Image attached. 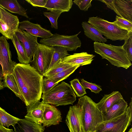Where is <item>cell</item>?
<instances>
[{
    "label": "cell",
    "mask_w": 132,
    "mask_h": 132,
    "mask_svg": "<svg viewBox=\"0 0 132 132\" xmlns=\"http://www.w3.org/2000/svg\"><path fill=\"white\" fill-rule=\"evenodd\" d=\"M13 75L22 99L26 106L41 98L43 76L30 64L17 63L13 70Z\"/></svg>",
    "instance_id": "obj_1"
},
{
    "label": "cell",
    "mask_w": 132,
    "mask_h": 132,
    "mask_svg": "<svg viewBox=\"0 0 132 132\" xmlns=\"http://www.w3.org/2000/svg\"><path fill=\"white\" fill-rule=\"evenodd\" d=\"M77 104L82 108L81 119L83 132H94L97 125L103 121L102 113L96 103L85 95L79 98Z\"/></svg>",
    "instance_id": "obj_2"
},
{
    "label": "cell",
    "mask_w": 132,
    "mask_h": 132,
    "mask_svg": "<svg viewBox=\"0 0 132 132\" xmlns=\"http://www.w3.org/2000/svg\"><path fill=\"white\" fill-rule=\"evenodd\" d=\"M94 46L95 53L114 66L127 69L132 64L122 46H116L95 42Z\"/></svg>",
    "instance_id": "obj_3"
},
{
    "label": "cell",
    "mask_w": 132,
    "mask_h": 132,
    "mask_svg": "<svg viewBox=\"0 0 132 132\" xmlns=\"http://www.w3.org/2000/svg\"><path fill=\"white\" fill-rule=\"evenodd\" d=\"M42 96V103L55 106L72 104L76 97L70 85L64 81L58 84Z\"/></svg>",
    "instance_id": "obj_4"
},
{
    "label": "cell",
    "mask_w": 132,
    "mask_h": 132,
    "mask_svg": "<svg viewBox=\"0 0 132 132\" xmlns=\"http://www.w3.org/2000/svg\"><path fill=\"white\" fill-rule=\"evenodd\" d=\"M132 117V98L125 112L115 118L98 123L94 132H125L130 125Z\"/></svg>",
    "instance_id": "obj_5"
},
{
    "label": "cell",
    "mask_w": 132,
    "mask_h": 132,
    "mask_svg": "<svg viewBox=\"0 0 132 132\" xmlns=\"http://www.w3.org/2000/svg\"><path fill=\"white\" fill-rule=\"evenodd\" d=\"M96 28L106 38L112 41L126 40L129 32L121 29L115 25L99 17L89 18L87 22Z\"/></svg>",
    "instance_id": "obj_6"
},
{
    "label": "cell",
    "mask_w": 132,
    "mask_h": 132,
    "mask_svg": "<svg viewBox=\"0 0 132 132\" xmlns=\"http://www.w3.org/2000/svg\"><path fill=\"white\" fill-rule=\"evenodd\" d=\"M54 51L53 46L38 43L30 65L43 75L48 68Z\"/></svg>",
    "instance_id": "obj_7"
},
{
    "label": "cell",
    "mask_w": 132,
    "mask_h": 132,
    "mask_svg": "<svg viewBox=\"0 0 132 132\" xmlns=\"http://www.w3.org/2000/svg\"><path fill=\"white\" fill-rule=\"evenodd\" d=\"M80 32L71 36L55 33L51 37L40 39L39 42L40 44L48 46L62 47L68 51H75L81 46V40L78 37Z\"/></svg>",
    "instance_id": "obj_8"
},
{
    "label": "cell",
    "mask_w": 132,
    "mask_h": 132,
    "mask_svg": "<svg viewBox=\"0 0 132 132\" xmlns=\"http://www.w3.org/2000/svg\"><path fill=\"white\" fill-rule=\"evenodd\" d=\"M19 23L17 16L0 6V33L6 39H11L19 28Z\"/></svg>",
    "instance_id": "obj_9"
},
{
    "label": "cell",
    "mask_w": 132,
    "mask_h": 132,
    "mask_svg": "<svg viewBox=\"0 0 132 132\" xmlns=\"http://www.w3.org/2000/svg\"><path fill=\"white\" fill-rule=\"evenodd\" d=\"M12 54L10 45L6 38L3 36H0V64L4 76L13 73L17 64L11 59Z\"/></svg>",
    "instance_id": "obj_10"
},
{
    "label": "cell",
    "mask_w": 132,
    "mask_h": 132,
    "mask_svg": "<svg viewBox=\"0 0 132 132\" xmlns=\"http://www.w3.org/2000/svg\"><path fill=\"white\" fill-rule=\"evenodd\" d=\"M81 107L77 104L70 107L65 121L70 132H83L81 121Z\"/></svg>",
    "instance_id": "obj_11"
},
{
    "label": "cell",
    "mask_w": 132,
    "mask_h": 132,
    "mask_svg": "<svg viewBox=\"0 0 132 132\" xmlns=\"http://www.w3.org/2000/svg\"><path fill=\"white\" fill-rule=\"evenodd\" d=\"M15 34L23 46L28 57L31 60L38 43V37L32 36L26 31L19 28Z\"/></svg>",
    "instance_id": "obj_12"
},
{
    "label": "cell",
    "mask_w": 132,
    "mask_h": 132,
    "mask_svg": "<svg viewBox=\"0 0 132 132\" xmlns=\"http://www.w3.org/2000/svg\"><path fill=\"white\" fill-rule=\"evenodd\" d=\"M26 31L32 36L46 39L51 37L53 34L49 30L43 28L38 24L32 23L28 20L20 22L19 28Z\"/></svg>",
    "instance_id": "obj_13"
},
{
    "label": "cell",
    "mask_w": 132,
    "mask_h": 132,
    "mask_svg": "<svg viewBox=\"0 0 132 132\" xmlns=\"http://www.w3.org/2000/svg\"><path fill=\"white\" fill-rule=\"evenodd\" d=\"M27 114L25 119L36 123L42 125L43 123L44 103L38 100L26 106Z\"/></svg>",
    "instance_id": "obj_14"
},
{
    "label": "cell",
    "mask_w": 132,
    "mask_h": 132,
    "mask_svg": "<svg viewBox=\"0 0 132 132\" xmlns=\"http://www.w3.org/2000/svg\"><path fill=\"white\" fill-rule=\"evenodd\" d=\"M44 110L43 113V126L48 127L58 125L62 121L60 111L56 107L48 103H44Z\"/></svg>",
    "instance_id": "obj_15"
},
{
    "label": "cell",
    "mask_w": 132,
    "mask_h": 132,
    "mask_svg": "<svg viewBox=\"0 0 132 132\" xmlns=\"http://www.w3.org/2000/svg\"><path fill=\"white\" fill-rule=\"evenodd\" d=\"M95 56V55L87 52L74 53L65 57L61 62L73 65L83 66L90 64Z\"/></svg>",
    "instance_id": "obj_16"
},
{
    "label": "cell",
    "mask_w": 132,
    "mask_h": 132,
    "mask_svg": "<svg viewBox=\"0 0 132 132\" xmlns=\"http://www.w3.org/2000/svg\"><path fill=\"white\" fill-rule=\"evenodd\" d=\"M127 107V103L123 98L119 99L105 113L102 114L103 121L109 120L121 115L125 112Z\"/></svg>",
    "instance_id": "obj_17"
},
{
    "label": "cell",
    "mask_w": 132,
    "mask_h": 132,
    "mask_svg": "<svg viewBox=\"0 0 132 132\" xmlns=\"http://www.w3.org/2000/svg\"><path fill=\"white\" fill-rule=\"evenodd\" d=\"M123 97L118 91H113L108 94H105L98 103L97 106L102 114L105 113L111 106L119 99Z\"/></svg>",
    "instance_id": "obj_18"
},
{
    "label": "cell",
    "mask_w": 132,
    "mask_h": 132,
    "mask_svg": "<svg viewBox=\"0 0 132 132\" xmlns=\"http://www.w3.org/2000/svg\"><path fill=\"white\" fill-rule=\"evenodd\" d=\"M114 4L121 17L132 22V0H114Z\"/></svg>",
    "instance_id": "obj_19"
},
{
    "label": "cell",
    "mask_w": 132,
    "mask_h": 132,
    "mask_svg": "<svg viewBox=\"0 0 132 132\" xmlns=\"http://www.w3.org/2000/svg\"><path fill=\"white\" fill-rule=\"evenodd\" d=\"M15 132H43L45 127L42 125L29 121L25 118L20 119Z\"/></svg>",
    "instance_id": "obj_20"
},
{
    "label": "cell",
    "mask_w": 132,
    "mask_h": 132,
    "mask_svg": "<svg viewBox=\"0 0 132 132\" xmlns=\"http://www.w3.org/2000/svg\"><path fill=\"white\" fill-rule=\"evenodd\" d=\"M73 4L72 0H47L44 7L48 11L59 10L63 12L69 11Z\"/></svg>",
    "instance_id": "obj_21"
},
{
    "label": "cell",
    "mask_w": 132,
    "mask_h": 132,
    "mask_svg": "<svg viewBox=\"0 0 132 132\" xmlns=\"http://www.w3.org/2000/svg\"><path fill=\"white\" fill-rule=\"evenodd\" d=\"M0 6L11 13L29 18L26 10L16 0H0Z\"/></svg>",
    "instance_id": "obj_22"
},
{
    "label": "cell",
    "mask_w": 132,
    "mask_h": 132,
    "mask_svg": "<svg viewBox=\"0 0 132 132\" xmlns=\"http://www.w3.org/2000/svg\"><path fill=\"white\" fill-rule=\"evenodd\" d=\"M85 35L88 37L95 42L104 43L107 41L99 31L96 28L86 21L81 23Z\"/></svg>",
    "instance_id": "obj_23"
},
{
    "label": "cell",
    "mask_w": 132,
    "mask_h": 132,
    "mask_svg": "<svg viewBox=\"0 0 132 132\" xmlns=\"http://www.w3.org/2000/svg\"><path fill=\"white\" fill-rule=\"evenodd\" d=\"M11 40L16 51L19 63L27 64L30 63L31 60L28 57L23 46L15 34Z\"/></svg>",
    "instance_id": "obj_24"
},
{
    "label": "cell",
    "mask_w": 132,
    "mask_h": 132,
    "mask_svg": "<svg viewBox=\"0 0 132 132\" xmlns=\"http://www.w3.org/2000/svg\"><path fill=\"white\" fill-rule=\"evenodd\" d=\"M20 119L10 114L0 107V125L7 128L12 125L14 128V131L15 125L18 124Z\"/></svg>",
    "instance_id": "obj_25"
},
{
    "label": "cell",
    "mask_w": 132,
    "mask_h": 132,
    "mask_svg": "<svg viewBox=\"0 0 132 132\" xmlns=\"http://www.w3.org/2000/svg\"><path fill=\"white\" fill-rule=\"evenodd\" d=\"M3 84L4 87H7L10 89L16 96L22 100L18 85L12 73L8 74L4 76Z\"/></svg>",
    "instance_id": "obj_26"
},
{
    "label": "cell",
    "mask_w": 132,
    "mask_h": 132,
    "mask_svg": "<svg viewBox=\"0 0 132 132\" xmlns=\"http://www.w3.org/2000/svg\"><path fill=\"white\" fill-rule=\"evenodd\" d=\"M80 66L78 65H74L54 75L46 77L56 82L59 83L62 81L67 79Z\"/></svg>",
    "instance_id": "obj_27"
},
{
    "label": "cell",
    "mask_w": 132,
    "mask_h": 132,
    "mask_svg": "<svg viewBox=\"0 0 132 132\" xmlns=\"http://www.w3.org/2000/svg\"><path fill=\"white\" fill-rule=\"evenodd\" d=\"M62 60H59L50 69L43 75L44 77L52 76L74 65L63 63Z\"/></svg>",
    "instance_id": "obj_28"
},
{
    "label": "cell",
    "mask_w": 132,
    "mask_h": 132,
    "mask_svg": "<svg viewBox=\"0 0 132 132\" xmlns=\"http://www.w3.org/2000/svg\"><path fill=\"white\" fill-rule=\"evenodd\" d=\"M53 47L54 49V51L50 64L46 71L50 69L59 60H62L69 55L68 51L64 47L59 46Z\"/></svg>",
    "instance_id": "obj_29"
},
{
    "label": "cell",
    "mask_w": 132,
    "mask_h": 132,
    "mask_svg": "<svg viewBox=\"0 0 132 132\" xmlns=\"http://www.w3.org/2000/svg\"><path fill=\"white\" fill-rule=\"evenodd\" d=\"M112 23L119 28L128 32H132V22L128 20L116 15L115 20Z\"/></svg>",
    "instance_id": "obj_30"
},
{
    "label": "cell",
    "mask_w": 132,
    "mask_h": 132,
    "mask_svg": "<svg viewBox=\"0 0 132 132\" xmlns=\"http://www.w3.org/2000/svg\"><path fill=\"white\" fill-rule=\"evenodd\" d=\"M63 12L59 10H54L49 12H44L43 14L49 19L52 28L58 29L57 20Z\"/></svg>",
    "instance_id": "obj_31"
},
{
    "label": "cell",
    "mask_w": 132,
    "mask_h": 132,
    "mask_svg": "<svg viewBox=\"0 0 132 132\" xmlns=\"http://www.w3.org/2000/svg\"><path fill=\"white\" fill-rule=\"evenodd\" d=\"M70 82L74 92L78 97H82L86 94V89L81 84L78 79H74Z\"/></svg>",
    "instance_id": "obj_32"
},
{
    "label": "cell",
    "mask_w": 132,
    "mask_h": 132,
    "mask_svg": "<svg viewBox=\"0 0 132 132\" xmlns=\"http://www.w3.org/2000/svg\"><path fill=\"white\" fill-rule=\"evenodd\" d=\"M122 47L127 53L128 60L132 61V32H129L128 38L125 40Z\"/></svg>",
    "instance_id": "obj_33"
},
{
    "label": "cell",
    "mask_w": 132,
    "mask_h": 132,
    "mask_svg": "<svg viewBox=\"0 0 132 132\" xmlns=\"http://www.w3.org/2000/svg\"><path fill=\"white\" fill-rule=\"evenodd\" d=\"M58 83L46 77L43 78L42 86V93L43 94V95L47 93Z\"/></svg>",
    "instance_id": "obj_34"
},
{
    "label": "cell",
    "mask_w": 132,
    "mask_h": 132,
    "mask_svg": "<svg viewBox=\"0 0 132 132\" xmlns=\"http://www.w3.org/2000/svg\"><path fill=\"white\" fill-rule=\"evenodd\" d=\"M80 82L82 85L85 89L87 88L90 89L92 92L96 94L99 93L102 90L101 86L95 83L89 82L83 79L80 80Z\"/></svg>",
    "instance_id": "obj_35"
},
{
    "label": "cell",
    "mask_w": 132,
    "mask_h": 132,
    "mask_svg": "<svg viewBox=\"0 0 132 132\" xmlns=\"http://www.w3.org/2000/svg\"><path fill=\"white\" fill-rule=\"evenodd\" d=\"M92 1V0H75L73 2L78 6L80 10L86 11L91 7Z\"/></svg>",
    "instance_id": "obj_36"
},
{
    "label": "cell",
    "mask_w": 132,
    "mask_h": 132,
    "mask_svg": "<svg viewBox=\"0 0 132 132\" xmlns=\"http://www.w3.org/2000/svg\"><path fill=\"white\" fill-rule=\"evenodd\" d=\"M47 0H26V1L33 6L44 7Z\"/></svg>",
    "instance_id": "obj_37"
},
{
    "label": "cell",
    "mask_w": 132,
    "mask_h": 132,
    "mask_svg": "<svg viewBox=\"0 0 132 132\" xmlns=\"http://www.w3.org/2000/svg\"><path fill=\"white\" fill-rule=\"evenodd\" d=\"M99 1L104 3L106 5L107 7L113 10L118 15L121 17V16L115 7L114 0H101Z\"/></svg>",
    "instance_id": "obj_38"
},
{
    "label": "cell",
    "mask_w": 132,
    "mask_h": 132,
    "mask_svg": "<svg viewBox=\"0 0 132 132\" xmlns=\"http://www.w3.org/2000/svg\"><path fill=\"white\" fill-rule=\"evenodd\" d=\"M0 132H14L12 129H9L0 125Z\"/></svg>",
    "instance_id": "obj_39"
},
{
    "label": "cell",
    "mask_w": 132,
    "mask_h": 132,
    "mask_svg": "<svg viewBox=\"0 0 132 132\" xmlns=\"http://www.w3.org/2000/svg\"><path fill=\"white\" fill-rule=\"evenodd\" d=\"M4 78V76L3 73L2 69L0 64V80H3Z\"/></svg>",
    "instance_id": "obj_40"
},
{
    "label": "cell",
    "mask_w": 132,
    "mask_h": 132,
    "mask_svg": "<svg viewBox=\"0 0 132 132\" xmlns=\"http://www.w3.org/2000/svg\"><path fill=\"white\" fill-rule=\"evenodd\" d=\"M4 88L3 81L2 82V80H0V90L3 89Z\"/></svg>",
    "instance_id": "obj_41"
},
{
    "label": "cell",
    "mask_w": 132,
    "mask_h": 132,
    "mask_svg": "<svg viewBox=\"0 0 132 132\" xmlns=\"http://www.w3.org/2000/svg\"><path fill=\"white\" fill-rule=\"evenodd\" d=\"M132 128H131L130 129H129V131H128V132H132Z\"/></svg>",
    "instance_id": "obj_42"
}]
</instances>
